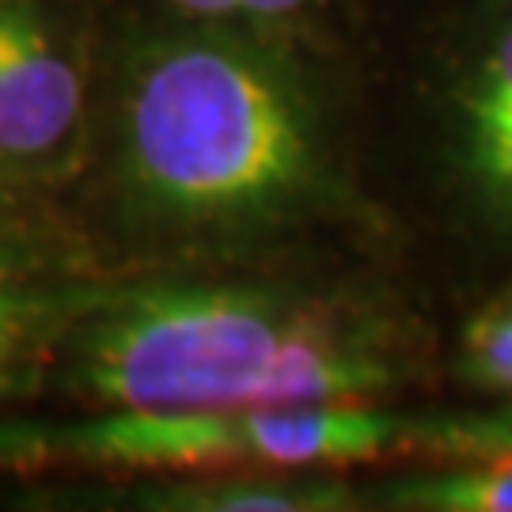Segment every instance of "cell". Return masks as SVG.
I'll return each mask as SVG.
<instances>
[{
  "instance_id": "cell-1",
  "label": "cell",
  "mask_w": 512,
  "mask_h": 512,
  "mask_svg": "<svg viewBox=\"0 0 512 512\" xmlns=\"http://www.w3.org/2000/svg\"><path fill=\"white\" fill-rule=\"evenodd\" d=\"M54 198L103 274L403 262L357 57L141 0H110L92 133Z\"/></svg>"
},
{
  "instance_id": "cell-2",
  "label": "cell",
  "mask_w": 512,
  "mask_h": 512,
  "mask_svg": "<svg viewBox=\"0 0 512 512\" xmlns=\"http://www.w3.org/2000/svg\"><path fill=\"white\" fill-rule=\"evenodd\" d=\"M448 315L403 262L107 274L38 410L236 414L444 395Z\"/></svg>"
},
{
  "instance_id": "cell-3",
  "label": "cell",
  "mask_w": 512,
  "mask_h": 512,
  "mask_svg": "<svg viewBox=\"0 0 512 512\" xmlns=\"http://www.w3.org/2000/svg\"><path fill=\"white\" fill-rule=\"evenodd\" d=\"M357 69L372 198L456 315L512 281V0H380Z\"/></svg>"
},
{
  "instance_id": "cell-4",
  "label": "cell",
  "mask_w": 512,
  "mask_h": 512,
  "mask_svg": "<svg viewBox=\"0 0 512 512\" xmlns=\"http://www.w3.org/2000/svg\"><path fill=\"white\" fill-rule=\"evenodd\" d=\"M110 0H0V167L57 194L92 133Z\"/></svg>"
},
{
  "instance_id": "cell-5",
  "label": "cell",
  "mask_w": 512,
  "mask_h": 512,
  "mask_svg": "<svg viewBox=\"0 0 512 512\" xmlns=\"http://www.w3.org/2000/svg\"><path fill=\"white\" fill-rule=\"evenodd\" d=\"M103 277L57 198L0 213V414L38 410L57 349Z\"/></svg>"
},
{
  "instance_id": "cell-6",
  "label": "cell",
  "mask_w": 512,
  "mask_h": 512,
  "mask_svg": "<svg viewBox=\"0 0 512 512\" xmlns=\"http://www.w3.org/2000/svg\"><path fill=\"white\" fill-rule=\"evenodd\" d=\"M23 512H368L361 475L342 471H205L152 478L0 482Z\"/></svg>"
},
{
  "instance_id": "cell-7",
  "label": "cell",
  "mask_w": 512,
  "mask_h": 512,
  "mask_svg": "<svg viewBox=\"0 0 512 512\" xmlns=\"http://www.w3.org/2000/svg\"><path fill=\"white\" fill-rule=\"evenodd\" d=\"M141 4L342 57H361L380 12V0H141Z\"/></svg>"
},
{
  "instance_id": "cell-8",
  "label": "cell",
  "mask_w": 512,
  "mask_h": 512,
  "mask_svg": "<svg viewBox=\"0 0 512 512\" xmlns=\"http://www.w3.org/2000/svg\"><path fill=\"white\" fill-rule=\"evenodd\" d=\"M361 486L368 512H512V456L384 467Z\"/></svg>"
},
{
  "instance_id": "cell-9",
  "label": "cell",
  "mask_w": 512,
  "mask_h": 512,
  "mask_svg": "<svg viewBox=\"0 0 512 512\" xmlns=\"http://www.w3.org/2000/svg\"><path fill=\"white\" fill-rule=\"evenodd\" d=\"M444 395L512 403V289L501 285L444 323Z\"/></svg>"
},
{
  "instance_id": "cell-10",
  "label": "cell",
  "mask_w": 512,
  "mask_h": 512,
  "mask_svg": "<svg viewBox=\"0 0 512 512\" xmlns=\"http://www.w3.org/2000/svg\"><path fill=\"white\" fill-rule=\"evenodd\" d=\"M46 202H54V194L19 183L16 175H8L0 167V213H19V209H35V205H46Z\"/></svg>"
},
{
  "instance_id": "cell-11",
  "label": "cell",
  "mask_w": 512,
  "mask_h": 512,
  "mask_svg": "<svg viewBox=\"0 0 512 512\" xmlns=\"http://www.w3.org/2000/svg\"><path fill=\"white\" fill-rule=\"evenodd\" d=\"M509 289H512V281H509Z\"/></svg>"
}]
</instances>
